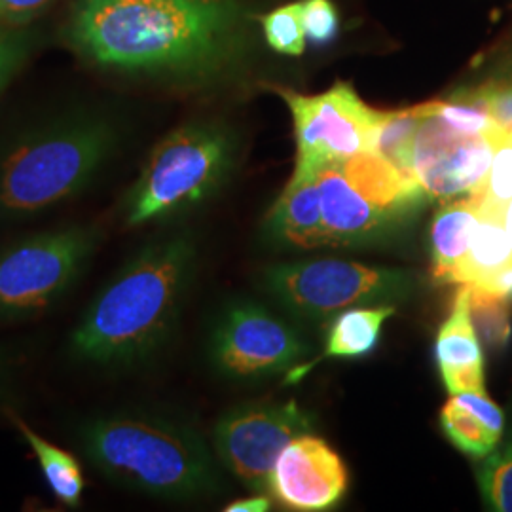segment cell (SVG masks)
I'll return each mask as SVG.
<instances>
[{"instance_id": "cell-1", "label": "cell", "mask_w": 512, "mask_h": 512, "mask_svg": "<svg viewBox=\"0 0 512 512\" xmlns=\"http://www.w3.org/2000/svg\"><path fill=\"white\" fill-rule=\"evenodd\" d=\"M247 25L239 0H74L61 38L103 73L207 84L238 61Z\"/></svg>"}, {"instance_id": "cell-2", "label": "cell", "mask_w": 512, "mask_h": 512, "mask_svg": "<svg viewBox=\"0 0 512 512\" xmlns=\"http://www.w3.org/2000/svg\"><path fill=\"white\" fill-rule=\"evenodd\" d=\"M200 251L190 234L148 241L93 296L69 336L74 361L109 372L150 363L177 329Z\"/></svg>"}, {"instance_id": "cell-3", "label": "cell", "mask_w": 512, "mask_h": 512, "mask_svg": "<svg viewBox=\"0 0 512 512\" xmlns=\"http://www.w3.org/2000/svg\"><path fill=\"white\" fill-rule=\"evenodd\" d=\"M124 143V124L105 107H73L0 143V222L37 219L92 186Z\"/></svg>"}, {"instance_id": "cell-4", "label": "cell", "mask_w": 512, "mask_h": 512, "mask_svg": "<svg viewBox=\"0 0 512 512\" xmlns=\"http://www.w3.org/2000/svg\"><path fill=\"white\" fill-rule=\"evenodd\" d=\"M93 469L114 486L165 501L219 494V465L202 435L152 412L120 410L93 416L76 429Z\"/></svg>"}, {"instance_id": "cell-5", "label": "cell", "mask_w": 512, "mask_h": 512, "mask_svg": "<svg viewBox=\"0 0 512 512\" xmlns=\"http://www.w3.org/2000/svg\"><path fill=\"white\" fill-rule=\"evenodd\" d=\"M236 162L238 137L226 124H183L152 148L120 200L118 217L126 228L177 219L219 194Z\"/></svg>"}, {"instance_id": "cell-6", "label": "cell", "mask_w": 512, "mask_h": 512, "mask_svg": "<svg viewBox=\"0 0 512 512\" xmlns=\"http://www.w3.org/2000/svg\"><path fill=\"white\" fill-rule=\"evenodd\" d=\"M107 238L97 222L42 230L0 247V323L37 317L73 291Z\"/></svg>"}, {"instance_id": "cell-7", "label": "cell", "mask_w": 512, "mask_h": 512, "mask_svg": "<svg viewBox=\"0 0 512 512\" xmlns=\"http://www.w3.org/2000/svg\"><path fill=\"white\" fill-rule=\"evenodd\" d=\"M416 275L406 270L319 258L270 266L262 289L294 317L325 325L338 313L401 302L414 293Z\"/></svg>"}, {"instance_id": "cell-8", "label": "cell", "mask_w": 512, "mask_h": 512, "mask_svg": "<svg viewBox=\"0 0 512 512\" xmlns=\"http://www.w3.org/2000/svg\"><path fill=\"white\" fill-rule=\"evenodd\" d=\"M308 353L300 330L251 300L220 311L207 340L213 370L234 382L291 372Z\"/></svg>"}, {"instance_id": "cell-9", "label": "cell", "mask_w": 512, "mask_h": 512, "mask_svg": "<svg viewBox=\"0 0 512 512\" xmlns=\"http://www.w3.org/2000/svg\"><path fill=\"white\" fill-rule=\"evenodd\" d=\"M313 423L296 401L238 404L215 425V456L251 492L266 494L275 461L289 442L310 433Z\"/></svg>"}, {"instance_id": "cell-10", "label": "cell", "mask_w": 512, "mask_h": 512, "mask_svg": "<svg viewBox=\"0 0 512 512\" xmlns=\"http://www.w3.org/2000/svg\"><path fill=\"white\" fill-rule=\"evenodd\" d=\"M281 97L293 112L296 167L321 169L372 150L382 110L370 109L349 84H334L319 95L283 90Z\"/></svg>"}, {"instance_id": "cell-11", "label": "cell", "mask_w": 512, "mask_h": 512, "mask_svg": "<svg viewBox=\"0 0 512 512\" xmlns=\"http://www.w3.org/2000/svg\"><path fill=\"white\" fill-rule=\"evenodd\" d=\"M421 114L423 120L412 145V175L425 196L444 203L480 194L495 145L503 135L465 133L437 116L423 110Z\"/></svg>"}, {"instance_id": "cell-12", "label": "cell", "mask_w": 512, "mask_h": 512, "mask_svg": "<svg viewBox=\"0 0 512 512\" xmlns=\"http://www.w3.org/2000/svg\"><path fill=\"white\" fill-rule=\"evenodd\" d=\"M346 463L329 444L310 433L285 446L270 475L268 494L291 511L334 509L348 492Z\"/></svg>"}, {"instance_id": "cell-13", "label": "cell", "mask_w": 512, "mask_h": 512, "mask_svg": "<svg viewBox=\"0 0 512 512\" xmlns=\"http://www.w3.org/2000/svg\"><path fill=\"white\" fill-rule=\"evenodd\" d=\"M321 213L330 247H366L391 238L404 217L378 209L344 177L338 164L317 169Z\"/></svg>"}, {"instance_id": "cell-14", "label": "cell", "mask_w": 512, "mask_h": 512, "mask_svg": "<svg viewBox=\"0 0 512 512\" xmlns=\"http://www.w3.org/2000/svg\"><path fill=\"white\" fill-rule=\"evenodd\" d=\"M266 238L285 249H321L330 247V238L317 183V169L296 167L293 179L281 192L264 220Z\"/></svg>"}, {"instance_id": "cell-15", "label": "cell", "mask_w": 512, "mask_h": 512, "mask_svg": "<svg viewBox=\"0 0 512 512\" xmlns=\"http://www.w3.org/2000/svg\"><path fill=\"white\" fill-rule=\"evenodd\" d=\"M435 357L442 382L450 395L467 391L486 393L484 349L471 319L467 285H459L452 311L440 327L435 342Z\"/></svg>"}, {"instance_id": "cell-16", "label": "cell", "mask_w": 512, "mask_h": 512, "mask_svg": "<svg viewBox=\"0 0 512 512\" xmlns=\"http://www.w3.org/2000/svg\"><path fill=\"white\" fill-rule=\"evenodd\" d=\"M336 164L365 200L387 213L406 219L427 198L412 175L404 173L372 150L359 152Z\"/></svg>"}, {"instance_id": "cell-17", "label": "cell", "mask_w": 512, "mask_h": 512, "mask_svg": "<svg viewBox=\"0 0 512 512\" xmlns=\"http://www.w3.org/2000/svg\"><path fill=\"white\" fill-rule=\"evenodd\" d=\"M480 213V194L442 203L429 232L433 277L454 285L459 266L469 253Z\"/></svg>"}, {"instance_id": "cell-18", "label": "cell", "mask_w": 512, "mask_h": 512, "mask_svg": "<svg viewBox=\"0 0 512 512\" xmlns=\"http://www.w3.org/2000/svg\"><path fill=\"white\" fill-rule=\"evenodd\" d=\"M509 262H512V243L505 228V207L486 202L480 194V213L471 247L454 277V285L480 289Z\"/></svg>"}, {"instance_id": "cell-19", "label": "cell", "mask_w": 512, "mask_h": 512, "mask_svg": "<svg viewBox=\"0 0 512 512\" xmlns=\"http://www.w3.org/2000/svg\"><path fill=\"white\" fill-rule=\"evenodd\" d=\"M6 418L31 448L40 475L55 501L67 509H78L86 492V476L80 459L59 444L42 437L27 421L21 420L16 412L6 410Z\"/></svg>"}, {"instance_id": "cell-20", "label": "cell", "mask_w": 512, "mask_h": 512, "mask_svg": "<svg viewBox=\"0 0 512 512\" xmlns=\"http://www.w3.org/2000/svg\"><path fill=\"white\" fill-rule=\"evenodd\" d=\"M395 315V306L391 304H376L359 306L342 311L334 317L327 334L325 353L311 361L310 365L298 366L289 372V380L296 382L306 376V370L319 363L321 359H357L365 357L378 348L384 323Z\"/></svg>"}, {"instance_id": "cell-21", "label": "cell", "mask_w": 512, "mask_h": 512, "mask_svg": "<svg viewBox=\"0 0 512 512\" xmlns=\"http://www.w3.org/2000/svg\"><path fill=\"white\" fill-rule=\"evenodd\" d=\"M421 120L423 114L418 105L412 109L382 112L380 124L374 133L372 152L380 154L387 162L412 175V145Z\"/></svg>"}, {"instance_id": "cell-22", "label": "cell", "mask_w": 512, "mask_h": 512, "mask_svg": "<svg viewBox=\"0 0 512 512\" xmlns=\"http://www.w3.org/2000/svg\"><path fill=\"white\" fill-rule=\"evenodd\" d=\"M469 310L476 336L482 348L501 353L509 348L512 338L511 300L469 287Z\"/></svg>"}, {"instance_id": "cell-23", "label": "cell", "mask_w": 512, "mask_h": 512, "mask_svg": "<svg viewBox=\"0 0 512 512\" xmlns=\"http://www.w3.org/2000/svg\"><path fill=\"white\" fill-rule=\"evenodd\" d=\"M440 427L444 437L450 440L467 458L480 459L492 454L501 437L473 412L450 399L440 410Z\"/></svg>"}, {"instance_id": "cell-24", "label": "cell", "mask_w": 512, "mask_h": 512, "mask_svg": "<svg viewBox=\"0 0 512 512\" xmlns=\"http://www.w3.org/2000/svg\"><path fill=\"white\" fill-rule=\"evenodd\" d=\"M476 482L488 509L512 512V440L480 459Z\"/></svg>"}, {"instance_id": "cell-25", "label": "cell", "mask_w": 512, "mask_h": 512, "mask_svg": "<svg viewBox=\"0 0 512 512\" xmlns=\"http://www.w3.org/2000/svg\"><path fill=\"white\" fill-rule=\"evenodd\" d=\"M37 46L38 33L33 25H0V97L27 67Z\"/></svg>"}, {"instance_id": "cell-26", "label": "cell", "mask_w": 512, "mask_h": 512, "mask_svg": "<svg viewBox=\"0 0 512 512\" xmlns=\"http://www.w3.org/2000/svg\"><path fill=\"white\" fill-rule=\"evenodd\" d=\"M302 2H294L277 8L262 18V27L268 44L275 52L285 55H300L306 48V31L302 19Z\"/></svg>"}, {"instance_id": "cell-27", "label": "cell", "mask_w": 512, "mask_h": 512, "mask_svg": "<svg viewBox=\"0 0 512 512\" xmlns=\"http://www.w3.org/2000/svg\"><path fill=\"white\" fill-rule=\"evenodd\" d=\"M486 202L505 207L512 200V137H501L495 145L494 160L488 171L484 190Z\"/></svg>"}, {"instance_id": "cell-28", "label": "cell", "mask_w": 512, "mask_h": 512, "mask_svg": "<svg viewBox=\"0 0 512 512\" xmlns=\"http://www.w3.org/2000/svg\"><path fill=\"white\" fill-rule=\"evenodd\" d=\"M302 4H304L302 19H304L306 37L319 46L332 42L338 35V27H340V19L334 4L330 0H304Z\"/></svg>"}, {"instance_id": "cell-29", "label": "cell", "mask_w": 512, "mask_h": 512, "mask_svg": "<svg viewBox=\"0 0 512 512\" xmlns=\"http://www.w3.org/2000/svg\"><path fill=\"white\" fill-rule=\"evenodd\" d=\"M476 93L505 137H512V82L492 80L476 86Z\"/></svg>"}, {"instance_id": "cell-30", "label": "cell", "mask_w": 512, "mask_h": 512, "mask_svg": "<svg viewBox=\"0 0 512 512\" xmlns=\"http://www.w3.org/2000/svg\"><path fill=\"white\" fill-rule=\"evenodd\" d=\"M452 399L456 403L461 404L463 408H467L469 412H473L476 418L484 421L488 425V429H492L495 435L503 437L505 431V414L497 404L486 395V393H476V391H467V393H458L452 395Z\"/></svg>"}, {"instance_id": "cell-31", "label": "cell", "mask_w": 512, "mask_h": 512, "mask_svg": "<svg viewBox=\"0 0 512 512\" xmlns=\"http://www.w3.org/2000/svg\"><path fill=\"white\" fill-rule=\"evenodd\" d=\"M57 0H0V25H33Z\"/></svg>"}, {"instance_id": "cell-32", "label": "cell", "mask_w": 512, "mask_h": 512, "mask_svg": "<svg viewBox=\"0 0 512 512\" xmlns=\"http://www.w3.org/2000/svg\"><path fill=\"white\" fill-rule=\"evenodd\" d=\"M480 289H484V291H488V293L499 294V296H503V298H507V300H511L512 302V262H509L501 272H497V274H495L484 287H480Z\"/></svg>"}, {"instance_id": "cell-33", "label": "cell", "mask_w": 512, "mask_h": 512, "mask_svg": "<svg viewBox=\"0 0 512 512\" xmlns=\"http://www.w3.org/2000/svg\"><path fill=\"white\" fill-rule=\"evenodd\" d=\"M272 501L264 494L253 495V497H243L228 503L224 507L226 512H264L270 511Z\"/></svg>"}, {"instance_id": "cell-34", "label": "cell", "mask_w": 512, "mask_h": 512, "mask_svg": "<svg viewBox=\"0 0 512 512\" xmlns=\"http://www.w3.org/2000/svg\"><path fill=\"white\" fill-rule=\"evenodd\" d=\"M505 228L509 232V238H511L512 243V200L505 205Z\"/></svg>"}, {"instance_id": "cell-35", "label": "cell", "mask_w": 512, "mask_h": 512, "mask_svg": "<svg viewBox=\"0 0 512 512\" xmlns=\"http://www.w3.org/2000/svg\"><path fill=\"white\" fill-rule=\"evenodd\" d=\"M2 378H4V366H2V361H0V385H2Z\"/></svg>"}]
</instances>
